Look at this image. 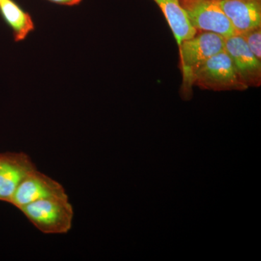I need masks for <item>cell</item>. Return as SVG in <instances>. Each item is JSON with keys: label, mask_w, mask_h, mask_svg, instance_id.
Instances as JSON below:
<instances>
[{"label": "cell", "mask_w": 261, "mask_h": 261, "mask_svg": "<svg viewBox=\"0 0 261 261\" xmlns=\"http://www.w3.org/2000/svg\"><path fill=\"white\" fill-rule=\"evenodd\" d=\"M20 211L42 233L63 234L71 229L73 208L68 195L34 201Z\"/></svg>", "instance_id": "1"}, {"label": "cell", "mask_w": 261, "mask_h": 261, "mask_svg": "<svg viewBox=\"0 0 261 261\" xmlns=\"http://www.w3.org/2000/svg\"><path fill=\"white\" fill-rule=\"evenodd\" d=\"M63 196H67L63 185L37 168L20 183L10 203L20 210L34 201Z\"/></svg>", "instance_id": "6"}, {"label": "cell", "mask_w": 261, "mask_h": 261, "mask_svg": "<svg viewBox=\"0 0 261 261\" xmlns=\"http://www.w3.org/2000/svg\"><path fill=\"white\" fill-rule=\"evenodd\" d=\"M159 5L167 20L178 47L187 39H191L197 31L192 27L179 0H153Z\"/></svg>", "instance_id": "9"}, {"label": "cell", "mask_w": 261, "mask_h": 261, "mask_svg": "<svg viewBox=\"0 0 261 261\" xmlns=\"http://www.w3.org/2000/svg\"><path fill=\"white\" fill-rule=\"evenodd\" d=\"M0 13L5 23L13 31L15 42H21L34 31L32 17L22 9L14 0H1Z\"/></svg>", "instance_id": "10"}, {"label": "cell", "mask_w": 261, "mask_h": 261, "mask_svg": "<svg viewBox=\"0 0 261 261\" xmlns=\"http://www.w3.org/2000/svg\"><path fill=\"white\" fill-rule=\"evenodd\" d=\"M0 2H1V0H0Z\"/></svg>", "instance_id": "13"}, {"label": "cell", "mask_w": 261, "mask_h": 261, "mask_svg": "<svg viewBox=\"0 0 261 261\" xmlns=\"http://www.w3.org/2000/svg\"><path fill=\"white\" fill-rule=\"evenodd\" d=\"M55 4L65 5V6H73L80 4L82 0H47Z\"/></svg>", "instance_id": "12"}, {"label": "cell", "mask_w": 261, "mask_h": 261, "mask_svg": "<svg viewBox=\"0 0 261 261\" xmlns=\"http://www.w3.org/2000/svg\"><path fill=\"white\" fill-rule=\"evenodd\" d=\"M192 84L214 90L247 88L225 50L211 57L194 71Z\"/></svg>", "instance_id": "3"}, {"label": "cell", "mask_w": 261, "mask_h": 261, "mask_svg": "<svg viewBox=\"0 0 261 261\" xmlns=\"http://www.w3.org/2000/svg\"><path fill=\"white\" fill-rule=\"evenodd\" d=\"M35 169L32 159L24 152L0 153V201L10 203L19 185Z\"/></svg>", "instance_id": "5"}, {"label": "cell", "mask_w": 261, "mask_h": 261, "mask_svg": "<svg viewBox=\"0 0 261 261\" xmlns=\"http://www.w3.org/2000/svg\"><path fill=\"white\" fill-rule=\"evenodd\" d=\"M196 30L216 33L224 38L237 34L218 0H179Z\"/></svg>", "instance_id": "4"}, {"label": "cell", "mask_w": 261, "mask_h": 261, "mask_svg": "<svg viewBox=\"0 0 261 261\" xmlns=\"http://www.w3.org/2000/svg\"><path fill=\"white\" fill-rule=\"evenodd\" d=\"M225 38L216 33L202 32L187 39L178 47L184 87L192 85L194 71L207 59L224 51Z\"/></svg>", "instance_id": "2"}, {"label": "cell", "mask_w": 261, "mask_h": 261, "mask_svg": "<svg viewBox=\"0 0 261 261\" xmlns=\"http://www.w3.org/2000/svg\"><path fill=\"white\" fill-rule=\"evenodd\" d=\"M237 34L261 27V0H218Z\"/></svg>", "instance_id": "8"}, {"label": "cell", "mask_w": 261, "mask_h": 261, "mask_svg": "<svg viewBox=\"0 0 261 261\" xmlns=\"http://www.w3.org/2000/svg\"><path fill=\"white\" fill-rule=\"evenodd\" d=\"M224 50L232 61L240 80L247 87L260 85L261 60L252 53L240 34L225 38Z\"/></svg>", "instance_id": "7"}, {"label": "cell", "mask_w": 261, "mask_h": 261, "mask_svg": "<svg viewBox=\"0 0 261 261\" xmlns=\"http://www.w3.org/2000/svg\"><path fill=\"white\" fill-rule=\"evenodd\" d=\"M261 27L252 29L240 34L257 58L261 60Z\"/></svg>", "instance_id": "11"}]
</instances>
